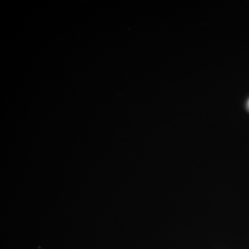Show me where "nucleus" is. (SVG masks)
Here are the masks:
<instances>
[{"label":"nucleus","instance_id":"1","mask_svg":"<svg viewBox=\"0 0 249 249\" xmlns=\"http://www.w3.org/2000/svg\"></svg>","mask_w":249,"mask_h":249}]
</instances>
